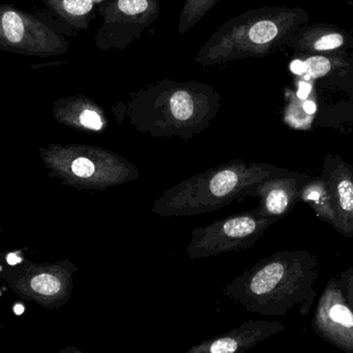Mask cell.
<instances>
[{
  "label": "cell",
  "mask_w": 353,
  "mask_h": 353,
  "mask_svg": "<svg viewBox=\"0 0 353 353\" xmlns=\"http://www.w3.org/2000/svg\"><path fill=\"white\" fill-rule=\"evenodd\" d=\"M319 261L308 250H285L261 259L224 288L248 312L285 316L298 308L308 315L317 298Z\"/></svg>",
  "instance_id": "cell-1"
},
{
  "label": "cell",
  "mask_w": 353,
  "mask_h": 353,
  "mask_svg": "<svg viewBox=\"0 0 353 353\" xmlns=\"http://www.w3.org/2000/svg\"><path fill=\"white\" fill-rule=\"evenodd\" d=\"M219 103V94L210 85L165 80L132 94L128 113L142 132L188 138L209 126Z\"/></svg>",
  "instance_id": "cell-2"
},
{
  "label": "cell",
  "mask_w": 353,
  "mask_h": 353,
  "mask_svg": "<svg viewBox=\"0 0 353 353\" xmlns=\"http://www.w3.org/2000/svg\"><path fill=\"white\" fill-rule=\"evenodd\" d=\"M290 172L268 163L232 161L172 187L155 201L152 212L163 217H181L215 211L250 195L265 181Z\"/></svg>",
  "instance_id": "cell-3"
},
{
  "label": "cell",
  "mask_w": 353,
  "mask_h": 353,
  "mask_svg": "<svg viewBox=\"0 0 353 353\" xmlns=\"http://www.w3.org/2000/svg\"><path fill=\"white\" fill-rule=\"evenodd\" d=\"M281 33V14L265 8L247 10L218 27L201 46L195 62L215 65L259 57L267 53Z\"/></svg>",
  "instance_id": "cell-4"
},
{
  "label": "cell",
  "mask_w": 353,
  "mask_h": 353,
  "mask_svg": "<svg viewBox=\"0 0 353 353\" xmlns=\"http://www.w3.org/2000/svg\"><path fill=\"white\" fill-rule=\"evenodd\" d=\"M278 220L279 218L261 216L252 210L222 218L203 228H195L186 248V256L190 259H201L232 251L246 250Z\"/></svg>",
  "instance_id": "cell-5"
},
{
  "label": "cell",
  "mask_w": 353,
  "mask_h": 353,
  "mask_svg": "<svg viewBox=\"0 0 353 353\" xmlns=\"http://www.w3.org/2000/svg\"><path fill=\"white\" fill-rule=\"evenodd\" d=\"M103 22L95 37L101 51L125 50L161 14L159 0H108L99 8Z\"/></svg>",
  "instance_id": "cell-6"
},
{
  "label": "cell",
  "mask_w": 353,
  "mask_h": 353,
  "mask_svg": "<svg viewBox=\"0 0 353 353\" xmlns=\"http://www.w3.org/2000/svg\"><path fill=\"white\" fill-rule=\"evenodd\" d=\"M313 332L343 353H353V312L337 278L327 281L313 312Z\"/></svg>",
  "instance_id": "cell-7"
},
{
  "label": "cell",
  "mask_w": 353,
  "mask_h": 353,
  "mask_svg": "<svg viewBox=\"0 0 353 353\" xmlns=\"http://www.w3.org/2000/svg\"><path fill=\"white\" fill-rule=\"evenodd\" d=\"M321 178L331 195L335 212V230L346 238H353V167L337 154H327Z\"/></svg>",
  "instance_id": "cell-8"
},
{
  "label": "cell",
  "mask_w": 353,
  "mask_h": 353,
  "mask_svg": "<svg viewBox=\"0 0 353 353\" xmlns=\"http://www.w3.org/2000/svg\"><path fill=\"white\" fill-rule=\"evenodd\" d=\"M284 330L285 325L279 321H248L232 331L192 346L185 353H244Z\"/></svg>",
  "instance_id": "cell-9"
},
{
  "label": "cell",
  "mask_w": 353,
  "mask_h": 353,
  "mask_svg": "<svg viewBox=\"0 0 353 353\" xmlns=\"http://www.w3.org/2000/svg\"><path fill=\"white\" fill-rule=\"evenodd\" d=\"M309 176L290 172L286 175L269 179L251 191V196L261 199L254 211L265 217L281 219L300 201L301 189Z\"/></svg>",
  "instance_id": "cell-10"
},
{
  "label": "cell",
  "mask_w": 353,
  "mask_h": 353,
  "mask_svg": "<svg viewBox=\"0 0 353 353\" xmlns=\"http://www.w3.org/2000/svg\"><path fill=\"white\" fill-rule=\"evenodd\" d=\"M300 201L307 203L319 219L336 228L337 221L331 195L321 176H308L301 189Z\"/></svg>",
  "instance_id": "cell-11"
},
{
  "label": "cell",
  "mask_w": 353,
  "mask_h": 353,
  "mask_svg": "<svg viewBox=\"0 0 353 353\" xmlns=\"http://www.w3.org/2000/svg\"><path fill=\"white\" fill-rule=\"evenodd\" d=\"M219 0H185L179 20L178 31L183 34L194 27Z\"/></svg>",
  "instance_id": "cell-12"
},
{
  "label": "cell",
  "mask_w": 353,
  "mask_h": 353,
  "mask_svg": "<svg viewBox=\"0 0 353 353\" xmlns=\"http://www.w3.org/2000/svg\"><path fill=\"white\" fill-rule=\"evenodd\" d=\"M61 8L68 18L78 20L83 27H86L93 18L95 3L92 0H61Z\"/></svg>",
  "instance_id": "cell-13"
},
{
  "label": "cell",
  "mask_w": 353,
  "mask_h": 353,
  "mask_svg": "<svg viewBox=\"0 0 353 353\" xmlns=\"http://www.w3.org/2000/svg\"><path fill=\"white\" fill-rule=\"evenodd\" d=\"M2 30L8 41L12 43H18L23 39L24 25L22 19L17 12L8 10L2 17Z\"/></svg>",
  "instance_id": "cell-14"
},
{
  "label": "cell",
  "mask_w": 353,
  "mask_h": 353,
  "mask_svg": "<svg viewBox=\"0 0 353 353\" xmlns=\"http://www.w3.org/2000/svg\"><path fill=\"white\" fill-rule=\"evenodd\" d=\"M31 288L34 292L43 296H54L61 290V282L55 276L43 274L33 278L31 281Z\"/></svg>",
  "instance_id": "cell-15"
},
{
  "label": "cell",
  "mask_w": 353,
  "mask_h": 353,
  "mask_svg": "<svg viewBox=\"0 0 353 353\" xmlns=\"http://www.w3.org/2000/svg\"><path fill=\"white\" fill-rule=\"evenodd\" d=\"M305 62V74L306 80L309 79L323 78L325 74H329L331 70V62L327 58L323 56H314V57L308 58Z\"/></svg>",
  "instance_id": "cell-16"
},
{
  "label": "cell",
  "mask_w": 353,
  "mask_h": 353,
  "mask_svg": "<svg viewBox=\"0 0 353 353\" xmlns=\"http://www.w3.org/2000/svg\"><path fill=\"white\" fill-rule=\"evenodd\" d=\"M336 278L353 312V267L340 272Z\"/></svg>",
  "instance_id": "cell-17"
},
{
  "label": "cell",
  "mask_w": 353,
  "mask_h": 353,
  "mask_svg": "<svg viewBox=\"0 0 353 353\" xmlns=\"http://www.w3.org/2000/svg\"><path fill=\"white\" fill-rule=\"evenodd\" d=\"M344 39L339 33H331L321 37L314 43V49L317 51H329V50L337 49L343 45Z\"/></svg>",
  "instance_id": "cell-18"
},
{
  "label": "cell",
  "mask_w": 353,
  "mask_h": 353,
  "mask_svg": "<svg viewBox=\"0 0 353 353\" xmlns=\"http://www.w3.org/2000/svg\"><path fill=\"white\" fill-rule=\"evenodd\" d=\"M80 123L91 130H101L103 128V119L97 111L86 109L80 115Z\"/></svg>",
  "instance_id": "cell-19"
},
{
  "label": "cell",
  "mask_w": 353,
  "mask_h": 353,
  "mask_svg": "<svg viewBox=\"0 0 353 353\" xmlns=\"http://www.w3.org/2000/svg\"><path fill=\"white\" fill-rule=\"evenodd\" d=\"M311 89H312V86H311L308 82H306V81L300 82V84H299L298 93H296L299 99H306L308 95L310 94Z\"/></svg>",
  "instance_id": "cell-20"
},
{
  "label": "cell",
  "mask_w": 353,
  "mask_h": 353,
  "mask_svg": "<svg viewBox=\"0 0 353 353\" xmlns=\"http://www.w3.org/2000/svg\"><path fill=\"white\" fill-rule=\"evenodd\" d=\"M305 70V62L302 60L296 59L290 63V70L296 76H304Z\"/></svg>",
  "instance_id": "cell-21"
},
{
  "label": "cell",
  "mask_w": 353,
  "mask_h": 353,
  "mask_svg": "<svg viewBox=\"0 0 353 353\" xmlns=\"http://www.w3.org/2000/svg\"><path fill=\"white\" fill-rule=\"evenodd\" d=\"M20 257L17 256L16 254H12V253L8 256V263H10V265H14L20 263Z\"/></svg>",
  "instance_id": "cell-22"
},
{
  "label": "cell",
  "mask_w": 353,
  "mask_h": 353,
  "mask_svg": "<svg viewBox=\"0 0 353 353\" xmlns=\"http://www.w3.org/2000/svg\"><path fill=\"white\" fill-rule=\"evenodd\" d=\"M14 310L17 315H21L24 312V307H23L22 305H16Z\"/></svg>",
  "instance_id": "cell-23"
},
{
  "label": "cell",
  "mask_w": 353,
  "mask_h": 353,
  "mask_svg": "<svg viewBox=\"0 0 353 353\" xmlns=\"http://www.w3.org/2000/svg\"><path fill=\"white\" fill-rule=\"evenodd\" d=\"M93 2H94L95 4H101L105 3V1H108V0H92Z\"/></svg>",
  "instance_id": "cell-24"
}]
</instances>
